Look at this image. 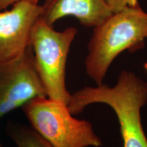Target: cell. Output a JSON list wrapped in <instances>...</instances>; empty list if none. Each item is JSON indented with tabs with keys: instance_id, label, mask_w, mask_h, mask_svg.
<instances>
[{
	"instance_id": "cell-1",
	"label": "cell",
	"mask_w": 147,
	"mask_h": 147,
	"mask_svg": "<svg viewBox=\"0 0 147 147\" xmlns=\"http://www.w3.org/2000/svg\"><path fill=\"white\" fill-rule=\"evenodd\" d=\"M110 106L120 125L123 147H147L141 121V109L147 104V82L132 71L119 74L115 86L85 87L71 95L68 108L73 115L93 104Z\"/></svg>"
},
{
	"instance_id": "cell-2",
	"label": "cell",
	"mask_w": 147,
	"mask_h": 147,
	"mask_svg": "<svg viewBox=\"0 0 147 147\" xmlns=\"http://www.w3.org/2000/svg\"><path fill=\"white\" fill-rule=\"evenodd\" d=\"M147 39V13L140 6L126 7L113 12L93 27L87 46L86 73L97 86L102 85L114 60L125 51L135 52Z\"/></svg>"
},
{
	"instance_id": "cell-3",
	"label": "cell",
	"mask_w": 147,
	"mask_h": 147,
	"mask_svg": "<svg viewBox=\"0 0 147 147\" xmlns=\"http://www.w3.org/2000/svg\"><path fill=\"white\" fill-rule=\"evenodd\" d=\"M32 127L55 147H100L102 140L89 121L73 117L68 106L38 97L23 106Z\"/></svg>"
},
{
	"instance_id": "cell-4",
	"label": "cell",
	"mask_w": 147,
	"mask_h": 147,
	"mask_svg": "<svg viewBox=\"0 0 147 147\" xmlns=\"http://www.w3.org/2000/svg\"><path fill=\"white\" fill-rule=\"evenodd\" d=\"M77 29L69 27L62 32L39 18L31 35V46L38 74L47 97L68 106L71 94L65 84L66 65Z\"/></svg>"
},
{
	"instance_id": "cell-5",
	"label": "cell",
	"mask_w": 147,
	"mask_h": 147,
	"mask_svg": "<svg viewBox=\"0 0 147 147\" xmlns=\"http://www.w3.org/2000/svg\"><path fill=\"white\" fill-rule=\"evenodd\" d=\"M38 97L47 95L30 45L17 58L0 63V119Z\"/></svg>"
},
{
	"instance_id": "cell-6",
	"label": "cell",
	"mask_w": 147,
	"mask_h": 147,
	"mask_svg": "<svg viewBox=\"0 0 147 147\" xmlns=\"http://www.w3.org/2000/svg\"><path fill=\"white\" fill-rule=\"evenodd\" d=\"M42 14V5L20 1L0 11V63L17 58L31 45V35Z\"/></svg>"
},
{
	"instance_id": "cell-7",
	"label": "cell",
	"mask_w": 147,
	"mask_h": 147,
	"mask_svg": "<svg viewBox=\"0 0 147 147\" xmlns=\"http://www.w3.org/2000/svg\"><path fill=\"white\" fill-rule=\"evenodd\" d=\"M113 13L106 0H45L40 18L52 26L61 18L73 16L82 25L93 28Z\"/></svg>"
},
{
	"instance_id": "cell-8",
	"label": "cell",
	"mask_w": 147,
	"mask_h": 147,
	"mask_svg": "<svg viewBox=\"0 0 147 147\" xmlns=\"http://www.w3.org/2000/svg\"><path fill=\"white\" fill-rule=\"evenodd\" d=\"M7 132L17 147H55L32 127L10 123Z\"/></svg>"
},
{
	"instance_id": "cell-9",
	"label": "cell",
	"mask_w": 147,
	"mask_h": 147,
	"mask_svg": "<svg viewBox=\"0 0 147 147\" xmlns=\"http://www.w3.org/2000/svg\"><path fill=\"white\" fill-rule=\"evenodd\" d=\"M113 12H117L126 7H134L139 5L138 0H106Z\"/></svg>"
},
{
	"instance_id": "cell-10",
	"label": "cell",
	"mask_w": 147,
	"mask_h": 147,
	"mask_svg": "<svg viewBox=\"0 0 147 147\" xmlns=\"http://www.w3.org/2000/svg\"><path fill=\"white\" fill-rule=\"evenodd\" d=\"M20 1H28L38 3L39 0H0V11L5 10V8H8L9 5H12L14 3Z\"/></svg>"
},
{
	"instance_id": "cell-11",
	"label": "cell",
	"mask_w": 147,
	"mask_h": 147,
	"mask_svg": "<svg viewBox=\"0 0 147 147\" xmlns=\"http://www.w3.org/2000/svg\"><path fill=\"white\" fill-rule=\"evenodd\" d=\"M144 68L145 69V70H146V71L147 72V62L144 64Z\"/></svg>"
},
{
	"instance_id": "cell-12",
	"label": "cell",
	"mask_w": 147,
	"mask_h": 147,
	"mask_svg": "<svg viewBox=\"0 0 147 147\" xmlns=\"http://www.w3.org/2000/svg\"><path fill=\"white\" fill-rule=\"evenodd\" d=\"M0 147H3V146H2V144H1V143H0Z\"/></svg>"
}]
</instances>
